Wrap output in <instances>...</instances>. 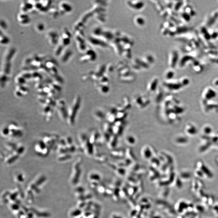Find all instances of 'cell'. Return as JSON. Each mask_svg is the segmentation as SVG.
Listing matches in <instances>:
<instances>
[{
    "label": "cell",
    "instance_id": "21",
    "mask_svg": "<svg viewBox=\"0 0 218 218\" xmlns=\"http://www.w3.org/2000/svg\"><path fill=\"white\" fill-rule=\"evenodd\" d=\"M16 89L20 91L22 93L23 96H25L28 95L29 93V89L28 87H26L25 85H17Z\"/></svg>",
    "mask_w": 218,
    "mask_h": 218
},
{
    "label": "cell",
    "instance_id": "29",
    "mask_svg": "<svg viewBox=\"0 0 218 218\" xmlns=\"http://www.w3.org/2000/svg\"><path fill=\"white\" fill-rule=\"evenodd\" d=\"M0 26H1V30L3 31L8 28V25L7 22L4 20H1L0 22Z\"/></svg>",
    "mask_w": 218,
    "mask_h": 218
},
{
    "label": "cell",
    "instance_id": "24",
    "mask_svg": "<svg viewBox=\"0 0 218 218\" xmlns=\"http://www.w3.org/2000/svg\"><path fill=\"white\" fill-rule=\"evenodd\" d=\"M72 156L71 154L70 153H66V154H61L58 155L57 157L58 161H68L71 159Z\"/></svg>",
    "mask_w": 218,
    "mask_h": 218
},
{
    "label": "cell",
    "instance_id": "20",
    "mask_svg": "<svg viewBox=\"0 0 218 218\" xmlns=\"http://www.w3.org/2000/svg\"><path fill=\"white\" fill-rule=\"evenodd\" d=\"M32 80L36 83L42 81L43 78L42 75L38 71L32 72Z\"/></svg>",
    "mask_w": 218,
    "mask_h": 218
},
{
    "label": "cell",
    "instance_id": "14",
    "mask_svg": "<svg viewBox=\"0 0 218 218\" xmlns=\"http://www.w3.org/2000/svg\"><path fill=\"white\" fill-rule=\"evenodd\" d=\"M44 65L49 70L54 68L58 67V64L56 61L52 58H47L44 62Z\"/></svg>",
    "mask_w": 218,
    "mask_h": 218
},
{
    "label": "cell",
    "instance_id": "27",
    "mask_svg": "<svg viewBox=\"0 0 218 218\" xmlns=\"http://www.w3.org/2000/svg\"><path fill=\"white\" fill-rule=\"evenodd\" d=\"M20 75L25 78L27 81L32 79V72L24 71L22 73L20 74Z\"/></svg>",
    "mask_w": 218,
    "mask_h": 218
},
{
    "label": "cell",
    "instance_id": "22",
    "mask_svg": "<svg viewBox=\"0 0 218 218\" xmlns=\"http://www.w3.org/2000/svg\"><path fill=\"white\" fill-rule=\"evenodd\" d=\"M15 83L17 85H26L27 83V80L20 74L17 76L15 79Z\"/></svg>",
    "mask_w": 218,
    "mask_h": 218
},
{
    "label": "cell",
    "instance_id": "15",
    "mask_svg": "<svg viewBox=\"0 0 218 218\" xmlns=\"http://www.w3.org/2000/svg\"><path fill=\"white\" fill-rule=\"evenodd\" d=\"M49 14L53 18H56L59 15L60 12L58 7L52 5L48 11Z\"/></svg>",
    "mask_w": 218,
    "mask_h": 218
},
{
    "label": "cell",
    "instance_id": "2",
    "mask_svg": "<svg viewBox=\"0 0 218 218\" xmlns=\"http://www.w3.org/2000/svg\"><path fill=\"white\" fill-rule=\"evenodd\" d=\"M59 137L54 134H45L42 136L41 140L51 150H56Z\"/></svg>",
    "mask_w": 218,
    "mask_h": 218
},
{
    "label": "cell",
    "instance_id": "9",
    "mask_svg": "<svg viewBox=\"0 0 218 218\" xmlns=\"http://www.w3.org/2000/svg\"><path fill=\"white\" fill-rule=\"evenodd\" d=\"M65 139L68 153L72 154L73 153L75 152L77 149L75 145L73 144V141L72 137H67L65 138Z\"/></svg>",
    "mask_w": 218,
    "mask_h": 218
},
{
    "label": "cell",
    "instance_id": "30",
    "mask_svg": "<svg viewBox=\"0 0 218 218\" xmlns=\"http://www.w3.org/2000/svg\"><path fill=\"white\" fill-rule=\"evenodd\" d=\"M14 93H15V95H16V97H19V98L23 97V96H23V95H22V93H20V91H18V90H16V89H15Z\"/></svg>",
    "mask_w": 218,
    "mask_h": 218
},
{
    "label": "cell",
    "instance_id": "1",
    "mask_svg": "<svg viewBox=\"0 0 218 218\" xmlns=\"http://www.w3.org/2000/svg\"><path fill=\"white\" fill-rule=\"evenodd\" d=\"M81 98L79 95L74 97L69 107L68 108V118L66 122L68 125L73 126L75 123L76 118L81 105Z\"/></svg>",
    "mask_w": 218,
    "mask_h": 218
},
{
    "label": "cell",
    "instance_id": "26",
    "mask_svg": "<svg viewBox=\"0 0 218 218\" xmlns=\"http://www.w3.org/2000/svg\"><path fill=\"white\" fill-rule=\"evenodd\" d=\"M1 133L2 136L4 138L10 137V131L8 126L3 127L1 130Z\"/></svg>",
    "mask_w": 218,
    "mask_h": 218
},
{
    "label": "cell",
    "instance_id": "12",
    "mask_svg": "<svg viewBox=\"0 0 218 218\" xmlns=\"http://www.w3.org/2000/svg\"><path fill=\"white\" fill-rule=\"evenodd\" d=\"M12 68V62H3L1 68V74L10 76Z\"/></svg>",
    "mask_w": 218,
    "mask_h": 218
},
{
    "label": "cell",
    "instance_id": "4",
    "mask_svg": "<svg viewBox=\"0 0 218 218\" xmlns=\"http://www.w3.org/2000/svg\"><path fill=\"white\" fill-rule=\"evenodd\" d=\"M55 108L60 118L63 121H66L68 118V108L65 101L62 99L58 100L56 101Z\"/></svg>",
    "mask_w": 218,
    "mask_h": 218
},
{
    "label": "cell",
    "instance_id": "6",
    "mask_svg": "<svg viewBox=\"0 0 218 218\" xmlns=\"http://www.w3.org/2000/svg\"><path fill=\"white\" fill-rule=\"evenodd\" d=\"M72 34L66 27L63 29L61 36L60 38L59 42L66 47L70 45L71 42Z\"/></svg>",
    "mask_w": 218,
    "mask_h": 218
},
{
    "label": "cell",
    "instance_id": "3",
    "mask_svg": "<svg viewBox=\"0 0 218 218\" xmlns=\"http://www.w3.org/2000/svg\"><path fill=\"white\" fill-rule=\"evenodd\" d=\"M34 150L37 155L43 157L47 156L51 151L41 139L37 141L35 143L34 145Z\"/></svg>",
    "mask_w": 218,
    "mask_h": 218
},
{
    "label": "cell",
    "instance_id": "11",
    "mask_svg": "<svg viewBox=\"0 0 218 218\" xmlns=\"http://www.w3.org/2000/svg\"><path fill=\"white\" fill-rule=\"evenodd\" d=\"M18 19L19 23L23 25H27L31 22L30 17L26 13H21L18 14Z\"/></svg>",
    "mask_w": 218,
    "mask_h": 218
},
{
    "label": "cell",
    "instance_id": "23",
    "mask_svg": "<svg viewBox=\"0 0 218 218\" xmlns=\"http://www.w3.org/2000/svg\"><path fill=\"white\" fill-rule=\"evenodd\" d=\"M48 85L52 89L56 92V93H59L62 91V87L61 85L55 82H53V81L50 84Z\"/></svg>",
    "mask_w": 218,
    "mask_h": 218
},
{
    "label": "cell",
    "instance_id": "13",
    "mask_svg": "<svg viewBox=\"0 0 218 218\" xmlns=\"http://www.w3.org/2000/svg\"><path fill=\"white\" fill-rule=\"evenodd\" d=\"M73 54V53L71 50L70 49L64 50L63 53L61 55V62L63 63H66L71 58Z\"/></svg>",
    "mask_w": 218,
    "mask_h": 218
},
{
    "label": "cell",
    "instance_id": "7",
    "mask_svg": "<svg viewBox=\"0 0 218 218\" xmlns=\"http://www.w3.org/2000/svg\"><path fill=\"white\" fill-rule=\"evenodd\" d=\"M46 36L49 42L52 46H57L59 43L60 38L58 33L56 31L50 30L48 31Z\"/></svg>",
    "mask_w": 218,
    "mask_h": 218
},
{
    "label": "cell",
    "instance_id": "10",
    "mask_svg": "<svg viewBox=\"0 0 218 218\" xmlns=\"http://www.w3.org/2000/svg\"><path fill=\"white\" fill-rule=\"evenodd\" d=\"M16 52L17 49L15 48L11 47L9 49L4 55L3 61L12 62Z\"/></svg>",
    "mask_w": 218,
    "mask_h": 218
},
{
    "label": "cell",
    "instance_id": "25",
    "mask_svg": "<svg viewBox=\"0 0 218 218\" xmlns=\"http://www.w3.org/2000/svg\"><path fill=\"white\" fill-rule=\"evenodd\" d=\"M25 150V148L24 146L22 144H18L17 148L14 152V154L20 156L24 152Z\"/></svg>",
    "mask_w": 218,
    "mask_h": 218
},
{
    "label": "cell",
    "instance_id": "17",
    "mask_svg": "<svg viewBox=\"0 0 218 218\" xmlns=\"http://www.w3.org/2000/svg\"><path fill=\"white\" fill-rule=\"evenodd\" d=\"M19 157V156L16 155L14 153H10V154L7 155L5 158V162L8 164H11L16 161Z\"/></svg>",
    "mask_w": 218,
    "mask_h": 218
},
{
    "label": "cell",
    "instance_id": "16",
    "mask_svg": "<svg viewBox=\"0 0 218 218\" xmlns=\"http://www.w3.org/2000/svg\"><path fill=\"white\" fill-rule=\"evenodd\" d=\"M18 144L12 142H7L4 144V148L10 153L14 152L17 148Z\"/></svg>",
    "mask_w": 218,
    "mask_h": 218
},
{
    "label": "cell",
    "instance_id": "8",
    "mask_svg": "<svg viewBox=\"0 0 218 218\" xmlns=\"http://www.w3.org/2000/svg\"><path fill=\"white\" fill-rule=\"evenodd\" d=\"M60 14L64 15L68 14L72 11L73 8L70 4L66 1H61L59 3L58 6Z\"/></svg>",
    "mask_w": 218,
    "mask_h": 218
},
{
    "label": "cell",
    "instance_id": "5",
    "mask_svg": "<svg viewBox=\"0 0 218 218\" xmlns=\"http://www.w3.org/2000/svg\"><path fill=\"white\" fill-rule=\"evenodd\" d=\"M10 131V137L13 139H19L24 135V131L18 124L16 122H11L8 125Z\"/></svg>",
    "mask_w": 218,
    "mask_h": 218
},
{
    "label": "cell",
    "instance_id": "28",
    "mask_svg": "<svg viewBox=\"0 0 218 218\" xmlns=\"http://www.w3.org/2000/svg\"><path fill=\"white\" fill-rule=\"evenodd\" d=\"M44 24L42 22H40L36 24V28L37 31L38 32H42L45 29Z\"/></svg>",
    "mask_w": 218,
    "mask_h": 218
},
{
    "label": "cell",
    "instance_id": "18",
    "mask_svg": "<svg viewBox=\"0 0 218 218\" xmlns=\"http://www.w3.org/2000/svg\"><path fill=\"white\" fill-rule=\"evenodd\" d=\"M65 47L62 43L59 42L57 45L56 46L55 50L54 51V54L56 57L61 56L64 51Z\"/></svg>",
    "mask_w": 218,
    "mask_h": 218
},
{
    "label": "cell",
    "instance_id": "19",
    "mask_svg": "<svg viewBox=\"0 0 218 218\" xmlns=\"http://www.w3.org/2000/svg\"><path fill=\"white\" fill-rule=\"evenodd\" d=\"M10 42V38L5 35L2 30L0 32V43L1 45H5L9 44Z\"/></svg>",
    "mask_w": 218,
    "mask_h": 218
}]
</instances>
